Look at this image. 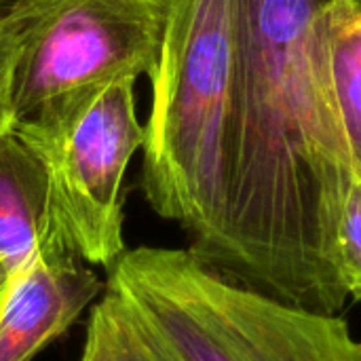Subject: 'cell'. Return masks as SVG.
<instances>
[{
    "label": "cell",
    "instance_id": "obj_1",
    "mask_svg": "<svg viewBox=\"0 0 361 361\" xmlns=\"http://www.w3.org/2000/svg\"><path fill=\"white\" fill-rule=\"evenodd\" d=\"M332 0H235L233 131L226 209L212 269L317 313L349 296L336 224L351 182L311 55Z\"/></svg>",
    "mask_w": 361,
    "mask_h": 361
},
{
    "label": "cell",
    "instance_id": "obj_2",
    "mask_svg": "<svg viewBox=\"0 0 361 361\" xmlns=\"http://www.w3.org/2000/svg\"><path fill=\"white\" fill-rule=\"evenodd\" d=\"M235 78V0H169L142 142V192L212 264L224 224Z\"/></svg>",
    "mask_w": 361,
    "mask_h": 361
},
{
    "label": "cell",
    "instance_id": "obj_3",
    "mask_svg": "<svg viewBox=\"0 0 361 361\" xmlns=\"http://www.w3.org/2000/svg\"><path fill=\"white\" fill-rule=\"evenodd\" d=\"M106 290L140 313L182 361H361L336 313H317L224 277L190 250L135 247Z\"/></svg>",
    "mask_w": 361,
    "mask_h": 361
},
{
    "label": "cell",
    "instance_id": "obj_4",
    "mask_svg": "<svg viewBox=\"0 0 361 361\" xmlns=\"http://www.w3.org/2000/svg\"><path fill=\"white\" fill-rule=\"evenodd\" d=\"M13 131L47 171L68 247L78 258L110 269L127 250L123 182L144 142L135 82L116 80L55 102Z\"/></svg>",
    "mask_w": 361,
    "mask_h": 361
},
{
    "label": "cell",
    "instance_id": "obj_5",
    "mask_svg": "<svg viewBox=\"0 0 361 361\" xmlns=\"http://www.w3.org/2000/svg\"><path fill=\"white\" fill-rule=\"evenodd\" d=\"M169 0H0L17 42L15 125L116 80L152 76Z\"/></svg>",
    "mask_w": 361,
    "mask_h": 361
},
{
    "label": "cell",
    "instance_id": "obj_6",
    "mask_svg": "<svg viewBox=\"0 0 361 361\" xmlns=\"http://www.w3.org/2000/svg\"><path fill=\"white\" fill-rule=\"evenodd\" d=\"M68 245L44 247L8 277L0 307V361H32L102 294V281Z\"/></svg>",
    "mask_w": 361,
    "mask_h": 361
},
{
    "label": "cell",
    "instance_id": "obj_7",
    "mask_svg": "<svg viewBox=\"0 0 361 361\" xmlns=\"http://www.w3.org/2000/svg\"><path fill=\"white\" fill-rule=\"evenodd\" d=\"M59 243L68 245L55 218L47 171L11 131L0 140V262L11 277L44 247Z\"/></svg>",
    "mask_w": 361,
    "mask_h": 361
},
{
    "label": "cell",
    "instance_id": "obj_8",
    "mask_svg": "<svg viewBox=\"0 0 361 361\" xmlns=\"http://www.w3.org/2000/svg\"><path fill=\"white\" fill-rule=\"evenodd\" d=\"M311 55L351 176H361V0H332L317 13Z\"/></svg>",
    "mask_w": 361,
    "mask_h": 361
},
{
    "label": "cell",
    "instance_id": "obj_9",
    "mask_svg": "<svg viewBox=\"0 0 361 361\" xmlns=\"http://www.w3.org/2000/svg\"><path fill=\"white\" fill-rule=\"evenodd\" d=\"M78 361H182L121 296L106 290L93 307Z\"/></svg>",
    "mask_w": 361,
    "mask_h": 361
},
{
    "label": "cell",
    "instance_id": "obj_10",
    "mask_svg": "<svg viewBox=\"0 0 361 361\" xmlns=\"http://www.w3.org/2000/svg\"><path fill=\"white\" fill-rule=\"evenodd\" d=\"M336 260L349 298L361 302V176H353L336 224Z\"/></svg>",
    "mask_w": 361,
    "mask_h": 361
},
{
    "label": "cell",
    "instance_id": "obj_11",
    "mask_svg": "<svg viewBox=\"0 0 361 361\" xmlns=\"http://www.w3.org/2000/svg\"><path fill=\"white\" fill-rule=\"evenodd\" d=\"M15 66L17 42L6 23L0 21V140L15 129Z\"/></svg>",
    "mask_w": 361,
    "mask_h": 361
},
{
    "label": "cell",
    "instance_id": "obj_12",
    "mask_svg": "<svg viewBox=\"0 0 361 361\" xmlns=\"http://www.w3.org/2000/svg\"><path fill=\"white\" fill-rule=\"evenodd\" d=\"M6 288H8V273H6V269L2 267V262H0V307H2V300H4Z\"/></svg>",
    "mask_w": 361,
    "mask_h": 361
}]
</instances>
